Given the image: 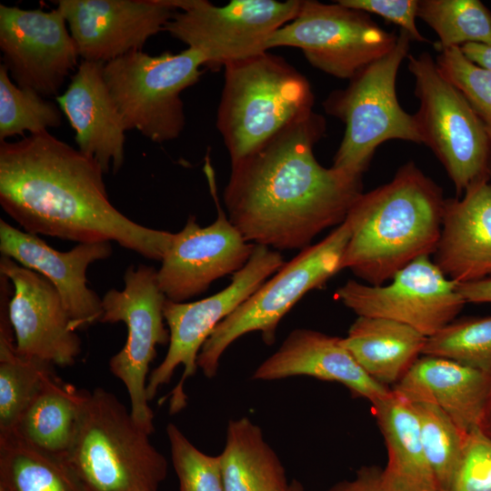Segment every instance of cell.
<instances>
[{
    "instance_id": "40",
    "label": "cell",
    "mask_w": 491,
    "mask_h": 491,
    "mask_svg": "<svg viewBox=\"0 0 491 491\" xmlns=\"http://www.w3.org/2000/svg\"><path fill=\"white\" fill-rule=\"evenodd\" d=\"M460 49L470 61L491 71V45L469 43L460 46Z\"/></svg>"
},
{
    "instance_id": "6",
    "label": "cell",
    "mask_w": 491,
    "mask_h": 491,
    "mask_svg": "<svg viewBox=\"0 0 491 491\" xmlns=\"http://www.w3.org/2000/svg\"><path fill=\"white\" fill-rule=\"evenodd\" d=\"M410 41L400 30L388 54L361 69L346 88L333 91L323 102L326 113L346 125L333 167L362 176L381 144L392 139L423 144L415 115L401 107L396 91Z\"/></svg>"
},
{
    "instance_id": "16",
    "label": "cell",
    "mask_w": 491,
    "mask_h": 491,
    "mask_svg": "<svg viewBox=\"0 0 491 491\" xmlns=\"http://www.w3.org/2000/svg\"><path fill=\"white\" fill-rule=\"evenodd\" d=\"M0 49L13 81L43 96L56 95L79 65L76 45L57 7L0 5Z\"/></svg>"
},
{
    "instance_id": "38",
    "label": "cell",
    "mask_w": 491,
    "mask_h": 491,
    "mask_svg": "<svg viewBox=\"0 0 491 491\" xmlns=\"http://www.w3.org/2000/svg\"><path fill=\"white\" fill-rule=\"evenodd\" d=\"M326 491H403L391 484L385 476L383 469L377 466H361L355 476L343 480Z\"/></svg>"
},
{
    "instance_id": "13",
    "label": "cell",
    "mask_w": 491,
    "mask_h": 491,
    "mask_svg": "<svg viewBox=\"0 0 491 491\" xmlns=\"http://www.w3.org/2000/svg\"><path fill=\"white\" fill-rule=\"evenodd\" d=\"M302 1L233 0L216 6L193 0L176 11L165 31L205 58V66L217 69L266 50L269 37L297 15Z\"/></svg>"
},
{
    "instance_id": "7",
    "label": "cell",
    "mask_w": 491,
    "mask_h": 491,
    "mask_svg": "<svg viewBox=\"0 0 491 491\" xmlns=\"http://www.w3.org/2000/svg\"><path fill=\"white\" fill-rule=\"evenodd\" d=\"M352 233L348 218L320 242L302 249L250 297L217 325L200 350L197 366L204 375L216 376L227 347L250 332L258 331L272 345L285 315L309 291L320 288L338 273Z\"/></svg>"
},
{
    "instance_id": "2",
    "label": "cell",
    "mask_w": 491,
    "mask_h": 491,
    "mask_svg": "<svg viewBox=\"0 0 491 491\" xmlns=\"http://www.w3.org/2000/svg\"><path fill=\"white\" fill-rule=\"evenodd\" d=\"M100 165L49 131L0 142V205L25 232L115 242L162 261L174 233L142 225L110 202Z\"/></svg>"
},
{
    "instance_id": "33",
    "label": "cell",
    "mask_w": 491,
    "mask_h": 491,
    "mask_svg": "<svg viewBox=\"0 0 491 491\" xmlns=\"http://www.w3.org/2000/svg\"><path fill=\"white\" fill-rule=\"evenodd\" d=\"M422 355L447 358L491 376V316L452 321L426 337Z\"/></svg>"
},
{
    "instance_id": "10",
    "label": "cell",
    "mask_w": 491,
    "mask_h": 491,
    "mask_svg": "<svg viewBox=\"0 0 491 491\" xmlns=\"http://www.w3.org/2000/svg\"><path fill=\"white\" fill-rule=\"evenodd\" d=\"M285 264L284 256L277 250L255 245L248 262L233 275L231 283L220 292L189 303L166 298L164 317L170 335L168 349L163 361L148 376V401L153 400L163 385L170 382L176 367L182 366V376L169 395V411L175 414L186 406L184 384L195 374L198 355L205 341L219 323Z\"/></svg>"
},
{
    "instance_id": "43",
    "label": "cell",
    "mask_w": 491,
    "mask_h": 491,
    "mask_svg": "<svg viewBox=\"0 0 491 491\" xmlns=\"http://www.w3.org/2000/svg\"><path fill=\"white\" fill-rule=\"evenodd\" d=\"M486 174H487V176H488L489 180H491V154H490L488 164H487Z\"/></svg>"
},
{
    "instance_id": "31",
    "label": "cell",
    "mask_w": 491,
    "mask_h": 491,
    "mask_svg": "<svg viewBox=\"0 0 491 491\" xmlns=\"http://www.w3.org/2000/svg\"><path fill=\"white\" fill-rule=\"evenodd\" d=\"M409 404L416 416L423 447L438 491H451L466 433L438 406L423 402Z\"/></svg>"
},
{
    "instance_id": "42",
    "label": "cell",
    "mask_w": 491,
    "mask_h": 491,
    "mask_svg": "<svg viewBox=\"0 0 491 491\" xmlns=\"http://www.w3.org/2000/svg\"><path fill=\"white\" fill-rule=\"evenodd\" d=\"M288 491H305L303 485L296 479H293L288 487Z\"/></svg>"
},
{
    "instance_id": "23",
    "label": "cell",
    "mask_w": 491,
    "mask_h": 491,
    "mask_svg": "<svg viewBox=\"0 0 491 491\" xmlns=\"http://www.w3.org/2000/svg\"><path fill=\"white\" fill-rule=\"evenodd\" d=\"M391 389L408 403L438 406L467 433L482 426L491 376L447 358L422 355Z\"/></svg>"
},
{
    "instance_id": "36",
    "label": "cell",
    "mask_w": 491,
    "mask_h": 491,
    "mask_svg": "<svg viewBox=\"0 0 491 491\" xmlns=\"http://www.w3.org/2000/svg\"><path fill=\"white\" fill-rule=\"evenodd\" d=\"M451 491H491V437L481 427L466 435L461 463Z\"/></svg>"
},
{
    "instance_id": "18",
    "label": "cell",
    "mask_w": 491,
    "mask_h": 491,
    "mask_svg": "<svg viewBox=\"0 0 491 491\" xmlns=\"http://www.w3.org/2000/svg\"><path fill=\"white\" fill-rule=\"evenodd\" d=\"M0 273L13 286L8 314L17 352L53 366L74 365L81 354V338L55 287L7 256L0 258Z\"/></svg>"
},
{
    "instance_id": "11",
    "label": "cell",
    "mask_w": 491,
    "mask_h": 491,
    "mask_svg": "<svg viewBox=\"0 0 491 491\" xmlns=\"http://www.w3.org/2000/svg\"><path fill=\"white\" fill-rule=\"evenodd\" d=\"M157 270L146 265L126 268L122 290L112 288L102 297L101 323L123 322L127 338L123 348L109 361L111 373L125 386L130 412L150 435L154 432V413L149 406L146 385L149 366L158 346L169 343L164 305L165 296L157 282Z\"/></svg>"
},
{
    "instance_id": "32",
    "label": "cell",
    "mask_w": 491,
    "mask_h": 491,
    "mask_svg": "<svg viewBox=\"0 0 491 491\" xmlns=\"http://www.w3.org/2000/svg\"><path fill=\"white\" fill-rule=\"evenodd\" d=\"M62 124V111L56 104L37 92L17 85L7 67L0 65V142L6 138L48 131Z\"/></svg>"
},
{
    "instance_id": "41",
    "label": "cell",
    "mask_w": 491,
    "mask_h": 491,
    "mask_svg": "<svg viewBox=\"0 0 491 491\" xmlns=\"http://www.w3.org/2000/svg\"><path fill=\"white\" fill-rule=\"evenodd\" d=\"M481 428L487 436L491 437V397L484 416Z\"/></svg>"
},
{
    "instance_id": "34",
    "label": "cell",
    "mask_w": 491,
    "mask_h": 491,
    "mask_svg": "<svg viewBox=\"0 0 491 491\" xmlns=\"http://www.w3.org/2000/svg\"><path fill=\"white\" fill-rule=\"evenodd\" d=\"M179 491H225L220 458L195 446L174 424L166 426Z\"/></svg>"
},
{
    "instance_id": "4",
    "label": "cell",
    "mask_w": 491,
    "mask_h": 491,
    "mask_svg": "<svg viewBox=\"0 0 491 491\" xmlns=\"http://www.w3.org/2000/svg\"><path fill=\"white\" fill-rule=\"evenodd\" d=\"M113 393L87 391L64 465L81 491H159L167 460Z\"/></svg>"
},
{
    "instance_id": "35",
    "label": "cell",
    "mask_w": 491,
    "mask_h": 491,
    "mask_svg": "<svg viewBox=\"0 0 491 491\" xmlns=\"http://www.w3.org/2000/svg\"><path fill=\"white\" fill-rule=\"evenodd\" d=\"M436 63L463 94L491 139V71L470 61L459 46L440 51Z\"/></svg>"
},
{
    "instance_id": "25",
    "label": "cell",
    "mask_w": 491,
    "mask_h": 491,
    "mask_svg": "<svg viewBox=\"0 0 491 491\" xmlns=\"http://www.w3.org/2000/svg\"><path fill=\"white\" fill-rule=\"evenodd\" d=\"M372 410L387 449L386 478L403 491H438L410 404L391 389Z\"/></svg>"
},
{
    "instance_id": "24",
    "label": "cell",
    "mask_w": 491,
    "mask_h": 491,
    "mask_svg": "<svg viewBox=\"0 0 491 491\" xmlns=\"http://www.w3.org/2000/svg\"><path fill=\"white\" fill-rule=\"evenodd\" d=\"M426 340L407 325L374 316H358L341 337L365 372L386 386H394L406 376L422 356Z\"/></svg>"
},
{
    "instance_id": "1",
    "label": "cell",
    "mask_w": 491,
    "mask_h": 491,
    "mask_svg": "<svg viewBox=\"0 0 491 491\" xmlns=\"http://www.w3.org/2000/svg\"><path fill=\"white\" fill-rule=\"evenodd\" d=\"M325 132L324 117L313 111L231 162L224 203L247 242L302 250L345 221L363 193L362 176L317 162L313 149Z\"/></svg>"
},
{
    "instance_id": "27",
    "label": "cell",
    "mask_w": 491,
    "mask_h": 491,
    "mask_svg": "<svg viewBox=\"0 0 491 491\" xmlns=\"http://www.w3.org/2000/svg\"><path fill=\"white\" fill-rule=\"evenodd\" d=\"M86 393L54 376L31 400L9 434L61 458L72 442Z\"/></svg>"
},
{
    "instance_id": "39",
    "label": "cell",
    "mask_w": 491,
    "mask_h": 491,
    "mask_svg": "<svg viewBox=\"0 0 491 491\" xmlns=\"http://www.w3.org/2000/svg\"><path fill=\"white\" fill-rule=\"evenodd\" d=\"M458 291L466 303L491 304V277L458 284Z\"/></svg>"
},
{
    "instance_id": "19",
    "label": "cell",
    "mask_w": 491,
    "mask_h": 491,
    "mask_svg": "<svg viewBox=\"0 0 491 491\" xmlns=\"http://www.w3.org/2000/svg\"><path fill=\"white\" fill-rule=\"evenodd\" d=\"M0 252L45 277L57 290L78 331L100 322L102 298L88 287L86 271L112 255L111 242L80 243L68 251L51 247L38 235L0 219Z\"/></svg>"
},
{
    "instance_id": "37",
    "label": "cell",
    "mask_w": 491,
    "mask_h": 491,
    "mask_svg": "<svg viewBox=\"0 0 491 491\" xmlns=\"http://www.w3.org/2000/svg\"><path fill=\"white\" fill-rule=\"evenodd\" d=\"M419 0H338L345 6L383 17L404 30L412 41L428 43L416 27Z\"/></svg>"
},
{
    "instance_id": "26",
    "label": "cell",
    "mask_w": 491,
    "mask_h": 491,
    "mask_svg": "<svg viewBox=\"0 0 491 491\" xmlns=\"http://www.w3.org/2000/svg\"><path fill=\"white\" fill-rule=\"evenodd\" d=\"M219 458L225 491H288L278 456L248 417L229 420Z\"/></svg>"
},
{
    "instance_id": "17",
    "label": "cell",
    "mask_w": 491,
    "mask_h": 491,
    "mask_svg": "<svg viewBox=\"0 0 491 491\" xmlns=\"http://www.w3.org/2000/svg\"><path fill=\"white\" fill-rule=\"evenodd\" d=\"M84 61L107 63L133 51L160 31L178 11L179 0H59Z\"/></svg>"
},
{
    "instance_id": "22",
    "label": "cell",
    "mask_w": 491,
    "mask_h": 491,
    "mask_svg": "<svg viewBox=\"0 0 491 491\" xmlns=\"http://www.w3.org/2000/svg\"><path fill=\"white\" fill-rule=\"evenodd\" d=\"M474 182L444 204L434 262L451 280L469 283L491 277V183Z\"/></svg>"
},
{
    "instance_id": "28",
    "label": "cell",
    "mask_w": 491,
    "mask_h": 491,
    "mask_svg": "<svg viewBox=\"0 0 491 491\" xmlns=\"http://www.w3.org/2000/svg\"><path fill=\"white\" fill-rule=\"evenodd\" d=\"M12 294V283L0 274V436L12 431L31 400L55 376L52 364L17 352L8 314Z\"/></svg>"
},
{
    "instance_id": "30",
    "label": "cell",
    "mask_w": 491,
    "mask_h": 491,
    "mask_svg": "<svg viewBox=\"0 0 491 491\" xmlns=\"http://www.w3.org/2000/svg\"><path fill=\"white\" fill-rule=\"evenodd\" d=\"M417 17L437 35V51L469 43L491 45V12L479 0H419Z\"/></svg>"
},
{
    "instance_id": "14",
    "label": "cell",
    "mask_w": 491,
    "mask_h": 491,
    "mask_svg": "<svg viewBox=\"0 0 491 491\" xmlns=\"http://www.w3.org/2000/svg\"><path fill=\"white\" fill-rule=\"evenodd\" d=\"M387 285L371 286L348 280L335 298L357 316H374L407 325L428 337L455 320L466 304L458 283L421 256L395 274Z\"/></svg>"
},
{
    "instance_id": "44",
    "label": "cell",
    "mask_w": 491,
    "mask_h": 491,
    "mask_svg": "<svg viewBox=\"0 0 491 491\" xmlns=\"http://www.w3.org/2000/svg\"><path fill=\"white\" fill-rule=\"evenodd\" d=\"M0 491H3V490L0 489Z\"/></svg>"
},
{
    "instance_id": "29",
    "label": "cell",
    "mask_w": 491,
    "mask_h": 491,
    "mask_svg": "<svg viewBox=\"0 0 491 491\" xmlns=\"http://www.w3.org/2000/svg\"><path fill=\"white\" fill-rule=\"evenodd\" d=\"M0 489L81 491L61 458L38 450L13 434L0 436Z\"/></svg>"
},
{
    "instance_id": "9",
    "label": "cell",
    "mask_w": 491,
    "mask_h": 491,
    "mask_svg": "<svg viewBox=\"0 0 491 491\" xmlns=\"http://www.w3.org/2000/svg\"><path fill=\"white\" fill-rule=\"evenodd\" d=\"M419 101L414 115L423 144L445 167L460 197L476 180L488 177L491 139L463 94L426 52L408 55Z\"/></svg>"
},
{
    "instance_id": "8",
    "label": "cell",
    "mask_w": 491,
    "mask_h": 491,
    "mask_svg": "<svg viewBox=\"0 0 491 491\" xmlns=\"http://www.w3.org/2000/svg\"><path fill=\"white\" fill-rule=\"evenodd\" d=\"M205 64L191 48L158 55L133 51L105 63L104 79L126 130L155 143L177 138L185 125L181 93L199 80Z\"/></svg>"
},
{
    "instance_id": "20",
    "label": "cell",
    "mask_w": 491,
    "mask_h": 491,
    "mask_svg": "<svg viewBox=\"0 0 491 491\" xmlns=\"http://www.w3.org/2000/svg\"><path fill=\"white\" fill-rule=\"evenodd\" d=\"M105 63L82 61L56 102L75 131L77 149L107 173L125 160L126 127L104 79Z\"/></svg>"
},
{
    "instance_id": "3",
    "label": "cell",
    "mask_w": 491,
    "mask_h": 491,
    "mask_svg": "<svg viewBox=\"0 0 491 491\" xmlns=\"http://www.w3.org/2000/svg\"><path fill=\"white\" fill-rule=\"evenodd\" d=\"M446 198L414 163L399 167L393 179L362 193L346 218L352 233L340 268L371 286H381L412 261L434 254Z\"/></svg>"
},
{
    "instance_id": "15",
    "label": "cell",
    "mask_w": 491,
    "mask_h": 491,
    "mask_svg": "<svg viewBox=\"0 0 491 491\" xmlns=\"http://www.w3.org/2000/svg\"><path fill=\"white\" fill-rule=\"evenodd\" d=\"M204 171L216 205V219L200 226L190 215L172 243L157 269V282L168 300L182 303L205 292L210 285L235 274L248 262L255 245L247 242L221 208L215 172L209 155Z\"/></svg>"
},
{
    "instance_id": "5",
    "label": "cell",
    "mask_w": 491,
    "mask_h": 491,
    "mask_svg": "<svg viewBox=\"0 0 491 491\" xmlns=\"http://www.w3.org/2000/svg\"><path fill=\"white\" fill-rule=\"evenodd\" d=\"M224 67L216 127L231 162L313 112L309 82L284 58L266 51Z\"/></svg>"
},
{
    "instance_id": "12",
    "label": "cell",
    "mask_w": 491,
    "mask_h": 491,
    "mask_svg": "<svg viewBox=\"0 0 491 491\" xmlns=\"http://www.w3.org/2000/svg\"><path fill=\"white\" fill-rule=\"evenodd\" d=\"M397 36L381 28L366 12L336 1L303 0L297 15L268 39L273 47L299 48L314 67L337 78L357 72L388 54Z\"/></svg>"
},
{
    "instance_id": "21",
    "label": "cell",
    "mask_w": 491,
    "mask_h": 491,
    "mask_svg": "<svg viewBox=\"0 0 491 491\" xmlns=\"http://www.w3.org/2000/svg\"><path fill=\"white\" fill-rule=\"evenodd\" d=\"M297 376L340 383L371 405L391 392L365 372L341 337L311 329L293 330L256 369L252 379L271 381Z\"/></svg>"
}]
</instances>
